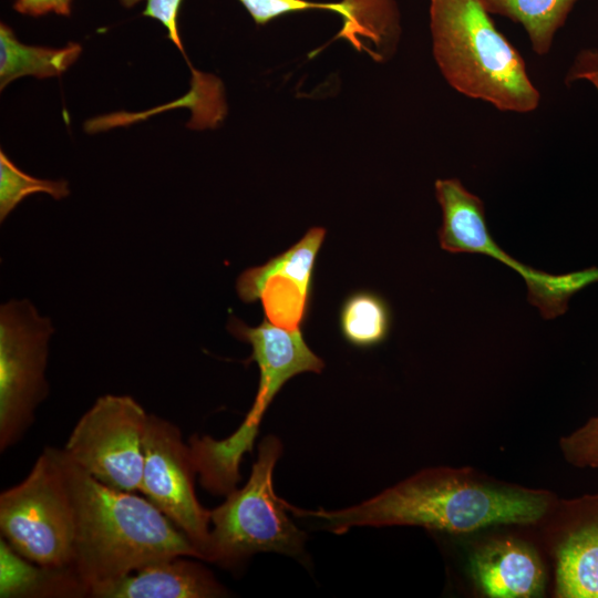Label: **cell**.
Here are the masks:
<instances>
[{"label":"cell","instance_id":"4fadbf2b","mask_svg":"<svg viewBox=\"0 0 598 598\" xmlns=\"http://www.w3.org/2000/svg\"><path fill=\"white\" fill-rule=\"evenodd\" d=\"M470 566L475 585L487 597L532 598L544 592V565L520 540H491L474 551Z\"/></svg>","mask_w":598,"mask_h":598},{"label":"cell","instance_id":"5bb4252c","mask_svg":"<svg viewBox=\"0 0 598 598\" xmlns=\"http://www.w3.org/2000/svg\"><path fill=\"white\" fill-rule=\"evenodd\" d=\"M187 556L161 560L95 590L93 598H214L227 590Z\"/></svg>","mask_w":598,"mask_h":598},{"label":"cell","instance_id":"603a6c76","mask_svg":"<svg viewBox=\"0 0 598 598\" xmlns=\"http://www.w3.org/2000/svg\"><path fill=\"white\" fill-rule=\"evenodd\" d=\"M142 0H121L125 7H133ZM183 0H146L143 16L158 20L166 29L168 39L184 54V47L178 34L177 16Z\"/></svg>","mask_w":598,"mask_h":598},{"label":"cell","instance_id":"9c48e42d","mask_svg":"<svg viewBox=\"0 0 598 598\" xmlns=\"http://www.w3.org/2000/svg\"><path fill=\"white\" fill-rule=\"evenodd\" d=\"M148 415L130 395L100 396L76 422L63 451L96 481L135 493L141 487Z\"/></svg>","mask_w":598,"mask_h":598},{"label":"cell","instance_id":"277c9868","mask_svg":"<svg viewBox=\"0 0 598 598\" xmlns=\"http://www.w3.org/2000/svg\"><path fill=\"white\" fill-rule=\"evenodd\" d=\"M281 453L280 440L267 435L258 445L245 486L233 489L223 504L210 511L207 561L230 567L257 553H302L306 533L291 522L287 502L276 495L272 485Z\"/></svg>","mask_w":598,"mask_h":598},{"label":"cell","instance_id":"cb8c5ba5","mask_svg":"<svg viewBox=\"0 0 598 598\" xmlns=\"http://www.w3.org/2000/svg\"><path fill=\"white\" fill-rule=\"evenodd\" d=\"M577 81H587L598 93V49L580 50L565 75V84L570 86Z\"/></svg>","mask_w":598,"mask_h":598},{"label":"cell","instance_id":"ac0fdd59","mask_svg":"<svg viewBox=\"0 0 598 598\" xmlns=\"http://www.w3.org/2000/svg\"><path fill=\"white\" fill-rule=\"evenodd\" d=\"M580 0H482L489 13L520 24L538 55L547 54L558 30Z\"/></svg>","mask_w":598,"mask_h":598},{"label":"cell","instance_id":"7c38bea8","mask_svg":"<svg viewBox=\"0 0 598 598\" xmlns=\"http://www.w3.org/2000/svg\"><path fill=\"white\" fill-rule=\"evenodd\" d=\"M555 548V597L598 598V494L564 505Z\"/></svg>","mask_w":598,"mask_h":598},{"label":"cell","instance_id":"9a60e30c","mask_svg":"<svg viewBox=\"0 0 598 598\" xmlns=\"http://www.w3.org/2000/svg\"><path fill=\"white\" fill-rule=\"evenodd\" d=\"M0 597H84L71 568H48L18 554L0 540Z\"/></svg>","mask_w":598,"mask_h":598},{"label":"cell","instance_id":"3957f363","mask_svg":"<svg viewBox=\"0 0 598 598\" xmlns=\"http://www.w3.org/2000/svg\"><path fill=\"white\" fill-rule=\"evenodd\" d=\"M435 62L451 87L502 112L540 103L523 56L494 24L482 0H430Z\"/></svg>","mask_w":598,"mask_h":598},{"label":"cell","instance_id":"ba28073f","mask_svg":"<svg viewBox=\"0 0 598 598\" xmlns=\"http://www.w3.org/2000/svg\"><path fill=\"white\" fill-rule=\"evenodd\" d=\"M51 321L28 301L12 300L0 311V450L16 444L45 398L44 371Z\"/></svg>","mask_w":598,"mask_h":598},{"label":"cell","instance_id":"52a82bcc","mask_svg":"<svg viewBox=\"0 0 598 598\" xmlns=\"http://www.w3.org/2000/svg\"><path fill=\"white\" fill-rule=\"evenodd\" d=\"M435 196L442 212L437 231L440 246L452 254L467 252L492 257L519 274L527 286V299L544 319L564 315L577 292L598 282V267L566 274L537 270L509 256L491 235L483 200L457 178L437 179Z\"/></svg>","mask_w":598,"mask_h":598},{"label":"cell","instance_id":"d6986e66","mask_svg":"<svg viewBox=\"0 0 598 598\" xmlns=\"http://www.w3.org/2000/svg\"><path fill=\"white\" fill-rule=\"evenodd\" d=\"M392 324L391 309L386 300L370 290H359L342 302L339 326L350 344L372 348L384 342Z\"/></svg>","mask_w":598,"mask_h":598},{"label":"cell","instance_id":"44dd1931","mask_svg":"<svg viewBox=\"0 0 598 598\" xmlns=\"http://www.w3.org/2000/svg\"><path fill=\"white\" fill-rule=\"evenodd\" d=\"M247 10L254 22L264 25L278 17L307 10H328L342 19V25L350 20L348 6L342 1L318 2L311 0H238Z\"/></svg>","mask_w":598,"mask_h":598},{"label":"cell","instance_id":"d4e9b609","mask_svg":"<svg viewBox=\"0 0 598 598\" xmlns=\"http://www.w3.org/2000/svg\"><path fill=\"white\" fill-rule=\"evenodd\" d=\"M13 8L22 14L40 17L49 12L69 16L71 0H16Z\"/></svg>","mask_w":598,"mask_h":598},{"label":"cell","instance_id":"2e32d148","mask_svg":"<svg viewBox=\"0 0 598 598\" xmlns=\"http://www.w3.org/2000/svg\"><path fill=\"white\" fill-rule=\"evenodd\" d=\"M350 20L339 34L357 50H365L378 61L388 59L396 49L401 28L394 0H342Z\"/></svg>","mask_w":598,"mask_h":598},{"label":"cell","instance_id":"e0dca14e","mask_svg":"<svg viewBox=\"0 0 598 598\" xmlns=\"http://www.w3.org/2000/svg\"><path fill=\"white\" fill-rule=\"evenodd\" d=\"M81 51V45L72 42L61 49L22 44L12 30L1 23L0 86L3 89L11 81L25 75L40 79L58 76L76 61Z\"/></svg>","mask_w":598,"mask_h":598},{"label":"cell","instance_id":"8992f818","mask_svg":"<svg viewBox=\"0 0 598 598\" xmlns=\"http://www.w3.org/2000/svg\"><path fill=\"white\" fill-rule=\"evenodd\" d=\"M228 331L251 346L246 363L255 361L259 368L256 399L240 426L224 440L205 435L199 444V455L206 470L224 482L240 478L239 464L252 451L264 414L283 384L303 372L320 373L324 362L307 344L301 329H285L265 319L257 327H249L230 317Z\"/></svg>","mask_w":598,"mask_h":598},{"label":"cell","instance_id":"7402d4cb","mask_svg":"<svg viewBox=\"0 0 598 598\" xmlns=\"http://www.w3.org/2000/svg\"><path fill=\"white\" fill-rule=\"evenodd\" d=\"M559 446L569 464L598 470V414L561 437Z\"/></svg>","mask_w":598,"mask_h":598},{"label":"cell","instance_id":"6da1fadb","mask_svg":"<svg viewBox=\"0 0 598 598\" xmlns=\"http://www.w3.org/2000/svg\"><path fill=\"white\" fill-rule=\"evenodd\" d=\"M554 506L546 491L509 486L471 468L453 467L425 468L342 509L305 511L288 504L295 516L310 518L333 534L359 526H420L467 534L496 525L537 523Z\"/></svg>","mask_w":598,"mask_h":598},{"label":"cell","instance_id":"8fae6325","mask_svg":"<svg viewBox=\"0 0 598 598\" xmlns=\"http://www.w3.org/2000/svg\"><path fill=\"white\" fill-rule=\"evenodd\" d=\"M324 236V228L312 227L286 251L246 269L236 281L239 298L247 303L259 300L271 323L300 329L308 316L315 265Z\"/></svg>","mask_w":598,"mask_h":598},{"label":"cell","instance_id":"ffe728a7","mask_svg":"<svg viewBox=\"0 0 598 598\" xmlns=\"http://www.w3.org/2000/svg\"><path fill=\"white\" fill-rule=\"evenodd\" d=\"M35 193H45L54 199H62L69 195L65 181H49L35 178L20 171L1 151L0 152V219L8 214L27 196Z\"/></svg>","mask_w":598,"mask_h":598},{"label":"cell","instance_id":"5b68a950","mask_svg":"<svg viewBox=\"0 0 598 598\" xmlns=\"http://www.w3.org/2000/svg\"><path fill=\"white\" fill-rule=\"evenodd\" d=\"M2 538L22 557L48 568H70L74 512L62 450L47 447L28 476L0 495Z\"/></svg>","mask_w":598,"mask_h":598},{"label":"cell","instance_id":"30bf717a","mask_svg":"<svg viewBox=\"0 0 598 598\" xmlns=\"http://www.w3.org/2000/svg\"><path fill=\"white\" fill-rule=\"evenodd\" d=\"M196 466L181 430L150 414L144 435V464L140 492L188 538L200 559H207L210 511L195 493Z\"/></svg>","mask_w":598,"mask_h":598},{"label":"cell","instance_id":"7a4b0ae2","mask_svg":"<svg viewBox=\"0 0 598 598\" xmlns=\"http://www.w3.org/2000/svg\"><path fill=\"white\" fill-rule=\"evenodd\" d=\"M74 512L71 570L84 597L147 565L187 556L200 559L183 532L148 498L104 485L62 448Z\"/></svg>","mask_w":598,"mask_h":598}]
</instances>
